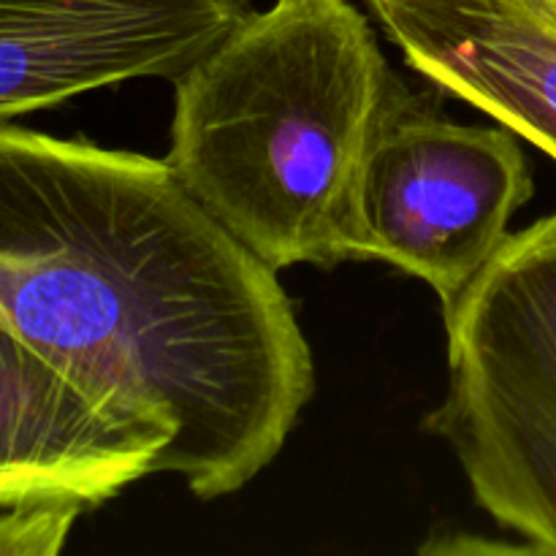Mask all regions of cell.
<instances>
[{
  "label": "cell",
  "instance_id": "3",
  "mask_svg": "<svg viewBox=\"0 0 556 556\" xmlns=\"http://www.w3.org/2000/svg\"><path fill=\"white\" fill-rule=\"evenodd\" d=\"M443 315L448 394L424 429L497 525L556 556V212L510 233Z\"/></svg>",
  "mask_w": 556,
  "mask_h": 556
},
{
  "label": "cell",
  "instance_id": "7",
  "mask_svg": "<svg viewBox=\"0 0 556 556\" xmlns=\"http://www.w3.org/2000/svg\"><path fill=\"white\" fill-rule=\"evenodd\" d=\"M405 63L556 161V5L367 0Z\"/></svg>",
  "mask_w": 556,
  "mask_h": 556
},
{
  "label": "cell",
  "instance_id": "4",
  "mask_svg": "<svg viewBox=\"0 0 556 556\" xmlns=\"http://www.w3.org/2000/svg\"><path fill=\"white\" fill-rule=\"evenodd\" d=\"M535 193L530 163L505 125H462L410 92L364 161L356 195L358 261L418 277L448 309L510 237Z\"/></svg>",
  "mask_w": 556,
  "mask_h": 556
},
{
  "label": "cell",
  "instance_id": "8",
  "mask_svg": "<svg viewBox=\"0 0 556 556\" xmlns=\"http://www.w3.org/2000/svg\"><path fill=\"white\" fill-rule=\"evenodd\" d=\"M87 510L76 500H25L0 505V556L63 552L74 521Z\"/></svg>",
  "mask_w": 556,
  "mask_h": 556
},
{
  "label": "cell",
  "instance_id": "9",
  "mask_svg": "<svg viewBox=\"0 0 556 556\" xmlns=\"http://www.w3.org/2000/svg\"><path fill=\"white\" fill-rule=\"evenodd\" d=\"M548 3H554V5H556V0H548Z\"/></svg>",
  "mask_w": 556,
  "mask_h": 556
},
{
  "label": "cell",
  "instance_id": "1",
  "mask_svg": "<svg viewBox=\"0 0 556 556\" xmlns=\"http://www.w3.org/2000/svg\"><path fill=\"white\" fill-rule=\"evenodd\" d=\"M0 326L114 413L172 438L201 500L277 459L315 367L277 269L172 166L0 123Z\"/></svg>",
  "mask_w": 556,
  "mask_h": 556
},
{
  "label": "cell",
  "instance_id": "6",
  "mask_svg": "<svg viewBox=\"0 0 556 556\" xmlns=\"http://www.w3.org/2000/svg\"><path fill=\"white\" fill-rule=\"evenodd\" d=\"M163 429L114 413L0 326V505L76 500L98 508L157 472Z\"/></svg>",
  "mask_w": 556,
  "mask_h": 556
},
{
  "label": "cell",
  "instance_id": "5",
  "mask_svg": "<svg viewBox=\"0 0 556 556\" xmlns=\"http://www.w3.org/2000/svg\"><path fill=\"white\" fill-rule=\"evenodd\" d=\"M248 0H0V123L130 79H177Z\"/></svg>",
  "mask_w": 556,
  "mask_h": 556
},
{
  "label": "cell",
  "instance_id": "2",
  "mask_svg": "<svg viewBox=\"0 0 556 556\" xmlns=\"http://www.w3.org/2000/svg\"><path fill=\"white\" fill-rule=\"evenodd\" d=\"M407 98L351 0H275L174 79L166 163L271 269H334L358 261L364 161Z\"/></svg>",
  "mask_w": 556,
  "mask_h": 556
}]
</instances>
